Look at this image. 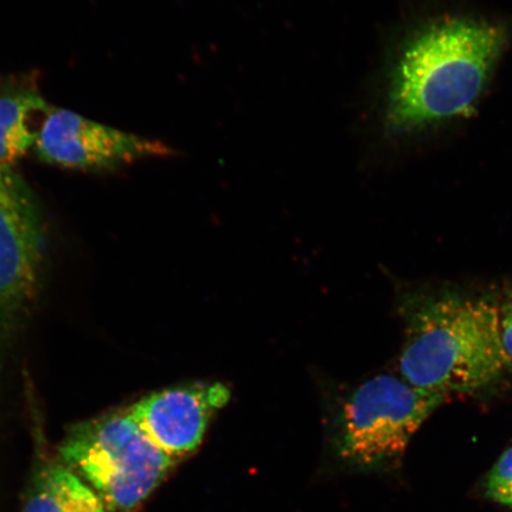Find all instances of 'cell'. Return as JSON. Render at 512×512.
Wrapping results in <instances>:
<instances>
[{
    "instance_id": "cell-1",
    "label": "cell",
    "mask_w": 512,
    "mask_h": 512,
    "mask_svg": "<svg viewBox=\"0 0 512 512\" xmlns=\"http://www.w3.org/2000/svg\"><path fill=\"white\" fill-rule=\"evenodd\" d=\"M511 29L505 22L453 14L428 18L407 32L383 69V136L408 138L475 112Z\"/></svg>"
},
{
    "instance_id": "cell-2",
    "label": "cell",
    "mask_w": 512,
    "mask_h": 512,
    "mask_svg": "<svg viewBox=\"0 0 512 512\" xmlns=\"http://www.w3.org/2000/svg\"><path fill=\"white\" fill-rule=\"evenodd\" d=\"M405 316L400 373L414 388L447 398L471 393L507 367L494 300L430 294L409 300Z\"/></svg>"
},
{
    "instance_id": "cell-3",
    "label": "cell",
    "mask_w": 512,
    "mask_h": 512,
    "mask_svg": "<svg viewBox=\"0 0 512 512\" xmlns=\"http://www.w3.org/2000/svg\"><path fill=\"white\" fill-rule=\"evenodd\" d=\"M59 452L61 462L91 486L111 512L137 509L176 462L147 437L130 409L73 427Z\"/></svg>"
},
{
    "instance_id": "cell-4",
    "label": "cell",
    "mask_w": 512,
    "mask_h": 512,
    "mask_svg": "<svg viewBox=\"0 0 512 512\" xmlns=\"http://www.w3.org/2000/svg\"><path fill=\"white\" fill-rule=\"evenodd\" d=\"M446 399L389 375L363 383L344 407L339 443L343 458L363 469L396 462Z\"/></svg>"
},
{
    "instance_id": "cell-5",
    "label": "cell",
    "mask_w": 512,
    "mask_h": 512,
    "mask_svg": "<svg viewBox=\"0 0 512 512\" xmlns=\"http://www.w3.org/2000/svg\"><path fill=\"white\" fill-rule=\"evenodd\" d=\"M44 163L82 171H112L147 159L178 155L171 146L53 108L35 143Z\"/></svg>"
},
{
    "instance_id": "cell-6",
    "label": "cell",
    "mask_w": 512,
    "mask_h": 512,
    "mask_svg": "<svg viewBox=\"0 0 512 512\" xmlns=\"http://www.w3.org/2000/svg\"><path fill=\"white\" fill-rule=\"evenodd\" d=\"M42 256V220L35 197L10 166H0V317L29 298Z\"/></svg>"
},
{
    "instance_id": "cell-7",
    "label": "cell",
    "mask_w": 512,
    "mask_h": 512,
    "mask_svg": "<svg viewBox=\"0 0 512 512\" xmlns=\"http://www.w3.org/2000/svg\"><path fill=\"white\" fill-rule=\"evenodd\" d=\"M228 400L223 384H200L162 390L128 409L147 437L176 460L196 450L211 416Z\"/></svg>"
},
{
    "instance_id": "cell-8",
    "label": "cell",
    "mask_w": 512,
    "mask_h": 512,
    "mask_svg": "<svg viewBox=\"0 0 512 512\" xmlns=\"http://www.w3.org/2000/svg\"><path fill=\"white\" fill-rule=\"evenodd\" d=\"M53 108L29 76L10 78L0 85V166H11L35 146L41 127Z\"/></svg>"
},
{
    "instance_id": "cell-9",
    "label": "cell",
    "mask_w": 512,
    "mask_h": 512,
    "mask_svg": "<svg viewBox=\"0 0 512 512\" xmlns=\"http://www.w3.org/2000/svg\"><path fill=\"white\" fill-rule=\"evenodd\" d=\"M22 512H111L76 473L57 463L43 465L31 480Z\"/></svg>"
},
{
    "instance_id": "cell-10",
    "label": "cell",
    "mask_w": 512,
    "mask_h": 512,
    "mask_svg": "<svg viewBox=\"0 0 512 512\" xmlns=\"http://www.w3.org/2000/svg\"><path fill=\"white\" fill-rule=\"evenodd\" d=\"M508 489H512V447L498 459L485 482V494L488 497Z\"/></svg>"
},
{
    "instance_id": "cell-11",
    "label": "cell",
    "mask_w": 512,
    "mask_h": 512,
    "mask_svg": "<svg viewBox=\"0 0 512 512\" xmlns=\"http://www.w3.org/2000/svg\"><path fill=\"white\" fill-rule=\"evenodd\" d=\"M499 312V338L507 360V366L512 367V293L508 294L504 302L498 304Z\"/></svg>"
},
{
    "instance_id": "cell-12",
    "label": "cell",
    "mask_w": 512,
    "mask_h": 512,
    "mask_svg": "<svg viewBox=\"0 0 512 512\" xmlns=\"http://www.w3.org/2000/svg\"><path fill=\"white\" fill-rule=\"evenodd\" d=\"M490 498L512 509V489L499 491L497 494L490 496Z\"/></svg>"
}]
</instances>
